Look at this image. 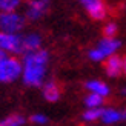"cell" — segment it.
I'll use <instances>...</instances> for the list:
<instances>
[{"instance_id": "3957f363", "label": "cell", "mask_w": 126, "mask_h": 126, "mask_svg": "<svg viewBox=\"0 0 126 126\" xmlns=\"http://www.w3.org/2000/svg\"><path fill=\"white\" fill-rule=\"evenodd\" d=\"M23 26H25V17H22L17 12H3V14H0V28H2V32L16 34Z\"/></svg>"}, {"instance_id": "52a82bcc", "label": "cell", "mask_w": 126, "mask_h": 126, "mask_svg": "<svg viewBox=\"0 0 126 126\" xmlns=\"http://www.w3.org/2000/svg\"><path fill=\"white\" fill-rule=\"evenodd\" d=\"M80 3L94 20H103L106 17V8L102 0H80Z\"/></svg>"}, {"instance_id": "8992f818", "label": "cell", "mask_w": 126, "mask_h": 126, "mask_svg": "<svg viewBox=\"0 0 126 126\" xmlns=\"http://www.w3.org/2000/svg\"><path fill=\"white\" fill-rule=\"evenodd\" d=\"M49 9V0H29L26 8V18L28 20H37L46 14Z\"/></svg>"}, {"instance_id": "9c48e42d", "label": "cell", "mask_w": 126, "mask_h": 126, "mask_svg": "<svg viewBox=\"0 0 126 126\" xmlns=\"http://www.w3.org/2000/svg\"><path fill=\"white\" fill-rule=\"evenodd\" d=\"M40 45H42V37L39 34H29V35L22 39V49L23 51H28V52L39 51Z\"/></svg>"}, {"instance_id": "8fae6325", "label": "cell", "mask_w": 126, "mask_h": 126, "mask_svg": "<svg viewBox=\"0 0 126 126\" xmlns=\"http://www.w3.org/2000/svg\"><path fill=\"white\" fill-rule=\"evenodd\" d=\"M86 89H89L92 94H97V95H108L109 94V88L106 83H103V81H98V80H91V81H86Z\"/></svg>"}, {"instance_id": "5b68a950", "label": "cell", "mask_w": 126, "mask_h": 126, "mask_svg": "<svg viewBox=\"0 0 126 126\" xmlns=\"http://www.w3.org/2000/svg\"><path fill=\"white\" fill-rule=\"evenodd\" d=\"M22 39L23 37L17 35V34L0 32V49H3V51H11V52H23Z\"/></svg>"}, {"instance_id": "ac0fdd59", "label": "cell", "mask_w": 126, "mask_h": 126, "mask_svg": "<svg viewBox=\"0 0 126 126\" xmlns=\"http://www.w3.org/2000/svg\"><path fill=\"white\" fill-rule=\"evenodd\" d=\"M29 120L32 123H37V125H46L48 123V117L42 115V114H34V115H31Z\"/></svg>"}, {"instance_id": "7c38bea8", "label": "cell", "mask_w": 126, "mask_h": 126, "mask_svg": "<svg viewBox=\"0 0 126 126\" xmlns=\"http://www.w3.org/2000/svg\"><path fill=\"white\" fill-rule=\"evenodd\" d=\"M126 118V112L115 111V109H103L102 114V122L103 123H115Z\"/></svg>"}, {"instance_id": "30bf717a", "label": "cell", "mask_w": 126, "mask_h": 126, "mask_svg": "<svg viewBox=\"0 0 126 126\" xmlns=\"http://www.w3.org/2000/svg\"><path fill=\"white\" fill-rule=\"evenodd\" d=\"M43 97H45L48 102H57L60 98V88L55 81H48V83L43 85Z\"/></svg>"}, {"instance_id": "ffe728a7", "label": "cell", "mask_w": 126, "mask_h": 126, "mask_svg": "<svg viewBox=\"0 0 126 126\" xmlns=\"http://www.w3.org/2000/svg\"><path fill=\"white\" fill-rule=\"evenodd\" d=\"M123 71L126 72V55L123 57Z\"/></svg>"}, {"instance_id": "ba28073f", "label": "cell", "mask_w": 126, "mask_h": 126, "mask_svg": "<svg viewBox=\"0 0 126 126\" xmlns=\"http://www.w3.org/2000/svg\"><path fill=\"white\" fill-rule=\"evenodd\" d=\"M103 68H105V71L108 75H111V77H118L123 71V59H120L118 55L114 54V55H111V57H108L105 60Z\"/></svg>"}, {"instance_id": "9a60e30c", "label": "cell", "mask_w": 126, "mask_h": 126, "mask_svg": "<svg viewBox=\"0 0 126 126\" xmlns=\"http://www.w3.org/2000/svg\"><path fill=\"white\" fill-rule=\"evenodd\" d=\"M102 114H103V109L100 108H95V109H88L86 112H83V120L86 122H94L97 120V118H102Z\"/></svg>"}, {"instance_id": "d6986e66", "label": "cell", "mask_w": 126, "mask_h": 126, "mask_svg": "<svg viewBox=\"0 0 126 126\" xmlns=\"http://www.w3.org/2000/svg\"><path fill=\"white\" fill-rule=\"evenodd\" d=\"M6 59H8V57H6V52L3 51V49H0V66H2V63H3Z\"/></svg>"}, {"instance_id": "7a4b0ae2", "label": "cell", "mask_w": 126, "mask_h": 126, "mask_svg": "<svg viewBox=\"0 0 126 126\" xmlns=\"http://www.w3.org/2000/svg\"><path fill=\"white\" fill-rule=\"evenodd\" d=\"M122 43L117 39H102L97 48H94L89 51V59L94 62H100V60H106L108 57L114 55V52L120 48Z\"/></svg>"}, {"instance_id": "4fadbf2b", "label": "cell", "mask_w": 126, "mask_h": 126, "mask_svg": "<svg viewBox=\"0 0 126 126\" xmlns=\"http://www.w3.org/2000/svg\"><path fill=\"white\" fill-rule=\"evenodd\" d=\"M25 117L20 115V114H12V115H8L6 118L0 120V126H22L25 125Z\"/></svg>"}, {"instance_id": "2e32d148", "label": "cell", "mask_w": 126, "mask_h": 126, "mask_svg": "<svg viewBox=\"0 0 126 126\" xmlns=\"http://www.w3.org/2000/svg\"><path fill=\"white\" fill-rule=\"evenodd\" d=\"M20 0H0V9L3 12H14Z\"/></svg>"}, {"instance_id": "e0dca14e", "label": "cell", "mask_w": 126, "mask_h": 126, "mask_svg": "<svg viewBox=\"0 0 126 126\" xmlns=\"http://www.w3.org/2000/svg\"><path fill=\"white\" fill-rule=\"evenodd\" d=\"M115 34H117V25L115 23H108L103 29L105 39H115Z\"/></svg>"}, {"instance_id": "5bb4252c", "label": "cell", "mask_w": 126, "mask_h": 126, "mask_svg": "<svg viewBox=\"0 0 126 126\" xmlns=\"http://www.w3.org/2000/svg\"><path fill=\"white\" fill-rule=\"evenodd\" d=\"M85 103H86V106H89V109H95V108H98V106L103 103V97L91 92L89 95L85 98Z\"/></svg>"}, {"instance_id": "277c9868", "label": "cell", "mask_w": 126, "mask_h": 126, "mask_svg": "<svg viewBox=\"0 0 126 126\" xmlns=\"http://www.w3.org/2000/svg\"><path fill=\"white\" fill-rule=\"evenodd\" d=\"M22 72H23V66L17 59H6L0 66V81L9 83V81L16 80Z\"/></svg>"}, {"instance_id": "6da1fadb", "label": "cell", "mask_w": 126, "mask_h": 126, "mask_svg": "<svg viewBox=\"0 0 126 126\" xmlns=\"http://www.w3.org/2000/svg\"><path fill=\"white\" fill-rule=\"evenodd\" d=\"M48 66V52L39 49L28 52L23 59V81L29 86H40Z\"/></svg>"}]
</instances>
